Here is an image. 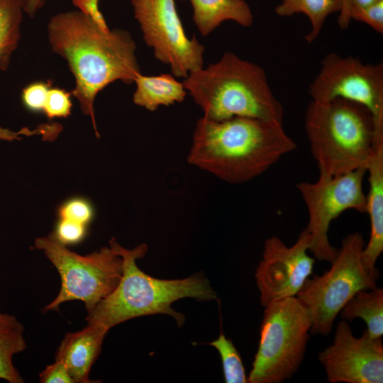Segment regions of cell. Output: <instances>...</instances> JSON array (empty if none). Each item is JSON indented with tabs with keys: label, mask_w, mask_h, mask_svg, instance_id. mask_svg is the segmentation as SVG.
Segmentation results:
<instances>
[{
	"label": "cell",
	"mask_w": 383,
	"mask_h": 383,
	"mask_svg": "<svg viewBox=\"0 0 383 383\" xmlns=\"http://www.w3.org/2000/svg\"><path fill=\"white\" fill-rule=\"evenodd\" d=\"M47 28L52 50L67 61L74 76L75 86L71 94L82 113L91 118L99 138L95 98L109 84L117 80L132 84L141 73L135 43L129 32L104 30L79 11L55 14Z\"/></svg>",
	"instance_id": "1"
},
{
	"label": "cell",
	"mask_w": 383,
	"mask_h": 383,
	"mask_svg": "<svg viewBox=\"0 0 383 383\" xmlns=\"http://www.w3.org/2000/svg\"><path fill=\"white\" fill-rule=\"evenodd\" d=\"M296 148L282 123L249 117L196 124L187 161L218 178L240 184L268 170Z\"/></svg>",
	"instance_id": "2"
},
{
	"label": "cell",
	"mask_w": 383,
	"mask_h": 383,
	"mask_svg": "<svg viewBox=\"0 0 383 383\" xmlns=\"http://www.w3.org/2000/svg\"><path fill=\"white\" fill-rule=\"evenodd\" d=\"M109 246L122 257V276L116 289L87 313V324L99 326L109 331L134 318L162 313L171 316L182 326L185 318L172 308L174 301L183 298L197 301H211L216 298L209 280L200 274L181 279H161L143 272L136 260L145 256L148 251L145 243L127 249L111 238Z\"/></svg>",
	"instance_id": "3"
},
{
	"label": "cell",
	"mask_w": 383,
	"mask_h": 383,
	"mask_svg": "<svg viewBox=\"0 0 383 383\" xmlns=\"http://www.w3.org/2000/svg\"><path fill=\"white\" fill-rule=\"evenodd\" d=\"M183 84L208 119L283 121V106L273 94L265 70L233 52H226L217 62L190 72Z\"/></svg>",
	"instance_id": "4"
},
{
	"label": "cell",
	"mask_w": 383,
	"mask_h": 383,
	"mask_svg": "<svg viewBox=\"0 0 383 383\" xmlns=\"http://www.w3.org/2000/svg\"><path fill=\"white\" fill-rule=\"evenodd\" d=\"M305 129L321 178L366 167L377 140L383 138L367 108L340 98L312 101L306 109Z\"/></svg>",
	"instance_id": "5"
},
{
	"label": "cell",
	"mask_w": 383,
	"mask_h": 383,
	"mask_svg": "<svg viewBox=\"0 0 383 383\" xmlns=\"http://www.w3.org/2000/svg\"><path fill=\"white\" fill-rule=\"evenodd\" d=\"M250 383H281L299 370L310 337L311 320L296 296L265 307Z\"/></svg>",
	"instance_id": "6"
},
{
	"label": "cell",
	"mask_w": 383,
	"mask_h": 383,
	"mask_svg": "<svg viewBox=\"0 0 383 383\" xmlns=\"http://www.w3.org/2000/svg\"><path fill=\"white\" fill-rule=\"evenodd\" d=\"M365 245L358 232L345 237L331 268L322 275L309 277L296 294L309 316L311 334L327 335L343 307L356 293L377 287L379 277L367 272L361 262Z\"/></svg>",
	"instance_id": "7"
},
{
	"label": "cell",
	"mask_w": 383,
	"mask_h": 383,
	"mask_svg": "<svg viewBox=\"0 0 383 383\" xmlns=\"http://www.w3.org/2000/svg\"><path fill=\"white\" fill-rule=\"evenodd\" d=\"M35 247L44 252L61 279L59 293L45 306V311L57 310L62 304L77 300L90 312L121 280L123 260L111 246L82 255L68 249L51 233L37 238Z\"/></svg>",
	"instance_id": "8"
},
{
	"label": "cell",
	"mask_w": 383,
	"mask_h": 383,
	"mask_svg": "<svg viewBox=\"0 0 383 383\" xmlns=\"http://www.w3.org/2000/svg\"><path fill=\"white\" fill-rule=\"evenodd\" d=\"M366 172L367 168L362 167L331 178L319 177L316 182L296 184L309 213L305 228L310 236L309 250L317 260L331 263L338 254L328 235L334 219L348 209L366 212L362 187Z\"/></svg>",
	"instance_id": "9"
},
{
	"label": "cell",
	"mask_w": 383,
	"mask_h": 383,
	"mask_svg": "<svg viewBox=\"0 0 383 383\" xmlns=\"http://www.w3.org/2000/svg\"><path fill=\"white\" fill-rule=\"evenodd\" d=\"M131 1L145 43L174 76L186 78L203 67L204 47L186 35L174 0Z\"/></svg>",
	"instance_id": "10"
},
{
	"label": "cell",
	"mask_w": 383,
	"mask_h": 383,
	"mask_svg": "<svg viewBox=\"0 0 383 383\" xmlns=\"http://www.w3.org/2000/svg\"><path fill=\"white\" fill-rule=\"evenodd\" d=\"M312 101L340 98L360 104L372 115L376 130L383 133V65L365 64L358 58L327 55L309 87Z\"/></svg>",
	"instance_id": "11"
},
{
	"label": "cell",
	"mask_w": 383,
	"mask_h": 383,
	"mask_svg": "<svg viewBox=\"0 0 383 383\" xmlns=\"http://www.w3.org/2000/svg\"><path fill=\"white\" fill-rule=\"evenodd\" d=\"M309 245L310 236L305 229L290 247L276 236L265 240L255 274L262 306L296 296L313 273L315 260L307 253Z\"/></svg>",
	"instance_id": "12"
},
{
	"label": "cell",
	"mask_w": 383,
	"mask_h": 383,
	"mask_svg": "<svg viewBox=\"0 0 383 383\" xmlns=\"http://www.w3.org/2000/svg\"><path fill=\"white\" fill-rule=\"evenodd\" d=\"M318 359L331 383H382V338H372L367 330L355 337L347 321L336 326L333 343L320 352Z\"/></svg>",
	"instance_id": "13"
},
{
	"label": "cell",
	"mask_w": 383,
	"mask_h": 383,
	"mask_svg": "<svg viewBox=\"0 0 383 383\" xmlns=\"http://www.w3.org/2000/svg\"><path fill=\"white\" fill-rule=\"evenodd\" d=\"M369 191L366 212L370 220V235L361 254V262L370 274L379 276L376 262L383 250V138L378 139L366 166Z\"/></svg>",
	"instance_id": "14"
},
{
	"label": "cell",
	"mask_w": 383,
	"mask_h": 383,
	"mask_svg": "<svg viewBox=\"0 0 383 383\" xmlns=\"http://www.w3.org/2000/svg\"><path fill=\"white\" fill-rule=\"evenodd\" d=\"M108 331L101 326L87 324L83 329L65 335L55 360L65 364L74 383L93 382L89 372Z\"/></svg>",
	"instance_id": "15"
},
{
	"label": "cell",
	"mask_w": 383,
	"mask_h": 383,
	"mask_svg": "<svg viewBox=\"0 0 383 383\" xmlns=\"http://www.w3.org/2000/svg\"><path fill=\"white\" fill-rule=\"evenodd\" d=\"M193 8V20L202 35H207L225 21H233L249 27L253 16L244 0H189Z\"/></svg>",
	"instance_id": "16"
},
{
	"label": "cell",
	"mask_w": 383,
	"mask_h": 383,
	"mask_svg": "<svg viewBox=\"0 0 383 383\" xmlns=\"http://www.w3.org/2000/svg\"><path fill=\"white\" fill-rule=\"evenodd\" d=\"M134 82L136 89L133 103L150 111H155L160 106L182 102L187 95L184 84L170 74L145 76L140 73Z\"/></svg>",
	"instance_id": "17"
},
{
	"label": "cell",
	"mask_w": 383,
	"mask_h": 383,
	"mask_svg": "<svg viewBox=\"0 0 383 383\" xmlns=\"http://www.w3.org/2000/svg\"><path fill=\"white\" fill-rule=\"evenodd\" d=\"M343 320L352 321L356 318L364 320L367 331L374 338L383 335V289L362 290L356 293L339 313Z\"/></svg>",
	"instance_id": "18"
},
{
	"label": "cell",
	"mask_w": 383,
	"mask_h": 383,
	"mask_svg": "<svg viewBox=\"0 0 383 383\" xmlns=\"http://www.w3.org/2000/svg\"><path fill=\"white\" fill-rule=\"evenodd\" d=\"M24 327L12 315L0 312V379L9 383H23L13 363V356L26 348Z\"/></svg>",
	"instance_id": "19"
},
{
	"label": "cell",
	"mask_w": 383,
	"mask_h": 383,
	"mask_svg": "<svg viewBox=\"0 0 383 383\" xmlns=\"http://www.w3.org/2000/svg\"><path fill=\"white\" fill-rule=\"evenodd\" d=\"M23 12V0H0L1 71L7 70L18 48Z\"/></svg>",
	"instance_id": "20"
},
{
	"label": "cell",
	"mask_w": 383,
	"mask_h": 383,
	"mask_svg": "<svg viewBox=\"0 0 383 383\" xmlns=\"http://www.w3.org/2000/svg\"><path fill=\"white\" fill-rule=\"evenodd\" d=\"M341 0H282L275 9L280 16H291L302 13L311 22V30L305 36L308 43L316 39L326 18L332 13L340 11Z\"/></svg>",
	"instance_id": "21"
},
{
	"label": "cell",
	"mask_w": 383,
	"mask_h": 383,
	"mask_svg": "<svg viewBox=\"0 0 383 383\" xmlns=\"http://www.w3.org/2000/svg\"><path fill=\"white\" fill-rule=\"evenodd\" d=\"M219 353L225 382L226 383H246L248 377L240 355L233 342L222 333L209 343Z\"/></svg>",
	"instance_id": "22"
},
{
	"label": "cell",
	"mask_w": 383,
	"mask_h": 383,
	"mask_svg": "<svg viewBox=\"0 0 383 383\" xmlns=\"http://www.w3.org/2000/svg\"><path fill=\"white\" fill-rule=\"evenodd\" d=\"M58 218L65 219L88 226L93 220L92 204L83 197H73L62 204L57 211Z\"/></svg>",
	"instance_id": "23"
},
{
	"label": "cell",
	"mask_w": 383,
	"mask_h": 383,
	"mask_svg": "<svg viewBox=\"0 0 383 383\" xmlns=\"http://www.w3.org/2000/svg\"><path fill=\"white\" fill-rule=\"evenodd\" d=\"M72 96L71 91L52 87L49 90L43 113L49 119L68 117L72 108Z\"/></svg>",
	"instance_id": "24"
},
{
	"label": "cell",
	"mask_w": 383,
	"mask_h": 383,
	"mask_svg": "<svg viewBox=\"0 0 383 383\" xmlns=\"http://www.w3.org/2000/svg\"><path fill=\"white\" fill-rule=\"evenodd\" d=\"M50 81H35L26 85L21 91L23 106L33 113H43L50 89Z\"/></svg>",
	"instance_id": "25"
},
{
	"label": "cell",
	"mask_w": 383,
	"mask_h": 383,
	"mask_svg": "<svg viewBox=\"0 0 383 383\" xmlns=\"http://www.w3.org/2000/svg\"><path fill=\"white\" fill-rule=\"evenodd\" d=\"M87 226L58 218L52 233L60 243L67 246L81 243L87 235Z\"/></svg>",
	"instance_id": "26"
},
{
	"label": "cell",
	"mask_w": 383,
	"mask_h": 383,
	"mask_svg": "<svg viewBox=\"0 0 383 383\" xmlns=\"http://www.w3.org/2000/svg\"><path fill=\"white\" fill-rule=\"evenodd\" d=\"M350 20L367 23L378 33H383V0L373 5L353 10Z\"/></svg>",
	"instance_id": "27"
},
{
	"label": "cell",
	"mask_w": 383,
	"mask_h": 383,
	"mask_svg": "<svg viewBox=\"0 0 383 383\" xmlns=\"http://www.w3.org/2000/svg\"><path fill=\"white\" fill-rule=\"evenodd\" d=\"M39 379L41 383H74L65 364L58 360L40 373Z\"/></svg>",
	"instance_id": "28"
},
{
	"label": "cell",
	"mask_w": 383,
	"mask_h": 383,
	"mask_svg": "<svg viewBox=\"0 0 383 383\" xmlns=\"http://www.w3.org/2000/svg\"><path fill=\"white\" fill-rule=\"evenodd\" d=\"M100 0H72V4L87 17L93 21L100 28L109 30L106 20L101 12L99 4Z\"/></svg>",
	"instance_id": "29"
},
{
	"label": "cell",
	"mask_w": 383,
	"mask_h": 383,
	"mask_svg": "<svg viewBox=\"0 0 383 383\" xmlns=\"http://www.w3.org/2000/svg\"><path fill=\"white\" fill-rule=\"evenodd\" d=\"M382 0H341V7L338 16V24L342 28H346L350 22V13L355 9L365 8Z\"/></svg>",
	"instance_id": "30"
},
{
	"label": "cell",
	"mask_w": 383,
	"mask_h": 383,
	"mask_svg": "<svg viewBox=\"0 0 383 383\" xmlns=\"http://www.w3.org/2000/svg\"><path fill=\"white\" fill-rule=\"evenodd\" d=\"M46 133L47 130L44 125L33 130H30L28 128H23L17 131L0 126V140H20L22 139L21 136L23 135L30 136L33 135H42L44 137Z\"/></svg>",
	"instance_id": "31"
},
{
	"label": "cell",
	"mask_w": 383,
	"mask_h": 383,
	"mask_svg": "<svg viewBox=\"0 0 383 383\" xmlns=\"http://www.w3.org/2000/svg\"><path fill=\"white\" fill-rule=\"evenodd\" d=\"M45 0H23V10L30 18L43 7Z\"/></svg>",
	"instance_id": "32"
}]
</instances>
